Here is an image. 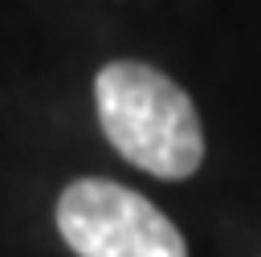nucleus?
<instances>
[{
    "instance_id": "obj_1",
    "label": "nucleus",
    "mask_w": 261,
    "mask_h": 257,
    "mask_svg": "<svg viewBox=\"0 0 261 257\" xmlns=\"http://www.w3.org/2000/svg\"><path fill=\"white\" fill-rule=\"evenodd\" d=\"M110 147L147 175L188 179L204 163V126L179 82L143 61H110L94 78Z\"/></svg>"
},
{
    "instance_id": "obj_2",
    "label": "nucleus",
    "mask_w": 261,
    "mask_h": 257,
    "mask_svg": "<svg viewBox=\"0 0 261 257\" xmlns=\"http://www.w3.org/2000/svg\"><path fill=\"white\" fill-rule=\"evenodd\" d=\"M57 233L77 257H188L179 228L114 179H73L57 196Z\"/></svg>"
}]
</instances>
